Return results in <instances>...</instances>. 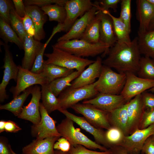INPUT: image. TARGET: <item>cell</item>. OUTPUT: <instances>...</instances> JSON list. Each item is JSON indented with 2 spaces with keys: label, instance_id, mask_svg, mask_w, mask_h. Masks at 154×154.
I'll return each instance as SVG.
<instances>
[{
  "label": "cell",
  "instance_id": "cell-51",
  "mask_svg": "<svg viewBox=\"0 0 154 154\" xmlns=\"http://www.w3.org/2000/svg\"><path fill=\"white\" fill-rule=\"evenodd\" d=\"M21 128L15 122L11 120L6 121L5 131L8 132L15 133L21 130Z\"/></svg>",
  "mask_w": 154,
  "mask_h": 154
},
{
  "label": "cell",
  "instance_id": "cell-30",
  "mask_svg": "<svg viewBox=\"0 0 154 154\" xmlns=\"http://www.w3.org/2000/svg\"><path fill=\"white\" fill-rule=\"evenodd\" d=\"M33 86L26 89L22 94L13 98L10 102L3 105H1L0 109L8 110L15 116L18 117L22 111L24 102L28 96L31 94Z\"/></svg>",
  "mask_w": 154,
  "mask_h": 154
},
{
  "label": "cell",
  "instance_id": "cell-48",
  "mask_svg": "<svg viewBox=\"0 0 154 154\" xmlns=\"http://www.w3.org/2000/svg\"><path fill=\"white\" fill-rule=\"evenodd\" d=\"M15 9L17 14L23 18L26 14L25 5L22 0H13Z\"/></svg>",
  "mask_w": 154,
  "mask_h": 154
},
{
  "label": "cell",
  "instance_id": "cell-33",
  "mask_svg": "<svg viewBox=\"0 0 154 154\" xmlns=\"http://www.w3.org/2000/svg\"><path fill=\"white\" fill-rule=\"evenodd\" d=\"M0 37L8 43L10 42L16 44L20 49L23 50V43L10 25L0 18Z\"/></svg>",
  "mask_w": 154,
  "mask_h": 154
},
{
  "label": "cell",
  "instance_id": "cell-18",
  "mask_svg": "<svg viewBox=\"0 0 154 154\" xmlns=\"http://www.w3.org/2000/svg\"><path fill=\"white\" fill-rule=\"evenodd\" d=\"M102 60L98 57L93 63L84 69L71 84V88H76L94 83L96 79L99 77L103 65Z\"/></svg>",
  "mask_w": 154,
  "mask_h": 154
},
{
  "label": "cell",
  "instance_id": "cell-32",
  "mask_svg": "<svg viewBox=\"0 0 154 154\" xmlns=\"http://www.w3.org/2000/svg\"><path fill=\"white\" fill-rule=\"evenodd\" d=\"M82 72L75 70L65 76L57 79L48 84L51 90L57 97L64 90L70 86L71 83Z\"/></svg>",
  "mask_w": 154,
  "mask_h": 154
},
{
  "label": "cell",
  "instance_id": "cell-34",
  "mask_svg": "<svg viewBox=\"0 0 154 154\" xmlns=\"http://www.w3.org/2000/svg\"><path fill=\"white\" fill-rule=\"evenodd\" d=\"M48 17L50 21H55L58 24H63L66 18V13L64 6L57 4H50L40 7Z\"/></svg>",
  "mask_w": 154,
  "mask_h": 154
},
{
  "label": "cell",
  "instance_id": "cell-55",
  "mask_svg": "<svg viewBox=\"0 0 154 154\" xmlns=\"http://www.w3.org/2000/svg\"><path fill=\"white\" fill-rule=\"evenodd\" d=\"M55 154H70L69 152H64L58 150H54Z\"/></svg>",
  "mask_w": 154,
  "mask_h": 154
},
{
  "label": "cell",
  "instance_id": "cell-41",
  "mask_svg": "<svg viewBox=\"0 0 154 154\" xmlns=\"http://www.w3.org/2000/svg\"><path fill=\"white\" fill-rule=\"evenodd\" d=\"M70 154H112L108 149L106 151H98L88 149L81 145H71Z\"/></svg>",
  "mask_w": 154,
  "mask_h": 154
},
{
  "label": "cell",
  "instance_id": "cell-39",
  "mask_svg": "<svg viewBox=\"0 0 154 154\" xmlns=\"http://www.w3.org/2000/svg\"><path fill=\"white\" fill-rule=\"evenodd\" d=\"M51 39L49 38L44 44L42 48L37 56L32 68L30 70L32 72L40 74L42 72L44 65L43 56L46 48Z\"/></svg>",
  "mask_w": 154,
  "mask_h": 154
},
{
  "label": "cell",
  "instance_id": "cell-43",
  "mask_svg": "<svg viewBox=\"0 0 154 154\" xmlns=\"http://www.w3.org/2000/svg\"><path fill=\"white\" fill-rule=\"evenodd\" d=\"M120 0H102L95 1L98 10L101 11L109 10L110 8L113 9L114 12L117 11L118 4L121 2Z\"/></svg>",
  "mask_w": 154,
  "mask_h": 154
},
{
  "label": "cell",
  "instance_id": "cell-11",
  "mask_svg": "<svg viewBox=\"0 0 154 154\" xmlns=\"http://www.w3.org/2000/svg\"><path fill=\"white\" fill-rule=\"evenodd\" d=\"M39 111L41 118L40 122L31 126V133L37 139H43L53 136L61 137L57 130L56 121L49 115L42 102Z\"/></svg>",
  "mask_w": 154,
  "mask_h": 154
},
{
  "label": "cell",
  "instance_id": "cell-47",
  "mask_svg": "<svg viewBox=\"0 0 154 154\" xmlns=\"http://www.w3.org/2000/svg\"><path fill=\"white\" fill-rule=\"evenodd\" d=\"M142 101L145 108L154 109V94L146 92L141 94Z\"/></svg>",
  "mask_w": 154,
  "mask_h": 154
},
{
  "label": "cell",
  "instance_id": "cell-27",
  "mask_svg": "<svg viewBox=\"0 0 154 154\" xmlns=\"http://www.w3.org/2000/svg\"><path fill=\"white\" fill-rule=\"evenodd\" d=\"M100 11L98 10L80 39L91 43H96L100 40Z\"/></svg>",
  "mask_w": 154,
  "mask_h": 154
},
{
  "label": "cell",
  "instance_id": "cell-16",
  "mask_svg": "<svg viewBox=\"0 0 154 154\" xmlns=\"http://www.w3.org/2000/svg\"><path fill=\"white\" fill-rule=\"evenodd\" d=\"M64 115L66 117L70 119L79 125L82 128L92 135L95 142L107 149L109 145L105 136V132L101 129L96 127L90 123L84 117L76 116L69 112L67 109H60L58 110Z\"/></svg>",
  "mask_w": 154,
  "mask_h": 154
},
{
  "label": "cell",
  "instance_id": "cell-22",
  "mask_svg": "<svg viewBox=\"0 0 154 154\" xmlns=\"http://www.w3.org/2000/svg\"><path fill=\"white\" fill-rule=\"evenodd\" d=\"M136 16L139 23L138 31L143 32L148 30L150 23L154 17V5L147 0H137Z\"/></svg>",
  "mask_w": 154,
  "mask_h": 154
},
{
  "label": "cell",
  "instance_id": "cell-10",
  "mask_svg": "<svg viewBox=\"0 0 154 154\" xmlns=\"http://www.w3.org/2000/svg\"><path fill=\"white\" fill-rule=\"evenodd\" d=\"M126 74V82L120 94L127 102L154 86V80L141 78L131 72Z\"/></svg>",
  "mask_w": 154,
  "mask_h": 154
},
{
  "label": "cell",
  "instance_id": "cell-20",
  "mask_svg": "<svg viewBox=\"0 0 154 154\" xmlns=\"http://www.w3.org/2000/svg\"><path fill=\"white\" fill-rule=\"evenodd\" d=\"M44 44L35 40L34 37L27 34L23 42L24 57L22 61L21 67L30 70L36 58Z\"/></svg>",
  "mask_w": 154,
  "mask_h": 154
},
{
  "label": "cell",
  "instance_id": "cell-35",
  "mask_svg": "<svg viewBox=\"0 0 154 154\" xmlns=\"http://www.w3.org/2000/svg\"><path fill=\"white\" fill-rule=\"evenodd\" d=\"M137 73L139 77L154 80V60L146 56L141 57Z\"/></svg>",
  "mask_w": 154,
  "mask_h": 154
},
{
  "label": "cell",
  "instance_id": "cell-52",
  "mask_svg": "<svg viewBox=\"0 0 154 154\" xmlns=\"http://www.w3.org/2000/svg\"><path fill=\"white\" fill-rule=\"evenodd\" d=\"M112 154H133V153L127 148L120 145L114 146L108 149Z\"/></svg>",
  "mask_w": 154,
  "mask_h": 154
},
{
  "label": "cell",
  "instance_id": "cell-25",
  "mask_svg": "<svg viewBox=\"0 0 154 154\" xmlns=\"http://www.w3.org/2000/svg\"><path fill=\"white\" fill-rule=\"evenodd\" d=\"M127 102L109 113L108 115V119L111 126L120 129L126 136L129 133Z\"/></svg>",
  "mask_w": 154,
  "mask_h": 154
},
{
  "label": "cell",
  "instance_id": "cell-45",
  "mask_svg": "<svg viewBox=\"0 0 154 154\" xmlns=\"http://www.w3.org/2000/svg\"><path fill=\"white\" fill-rule=\"evenodd\" d=\"M23 22L27 33L30 36L34 37L35 34V26L31 18L26 13L23 18Z\"/></svg>",
  "mask_w": 154,
  "mask_h": 154
},
{
  "label": "cell",
  "instance_id": "cell-21",
  "mask_svg": "<svg viewBox=\"0 0 154 154\" xmlns=\"http://www.w3.org/2000/svg\"><path fill=\"white\" fill-rule=\"evenodd\" d=\"M60 137L53 136L43 139H36L23 148L22 154H55L54 144Z\"/></svg>",
  "mask_w": 154,
  "mask_h": 154
},
{
  "label": "cell",
  "instance_id": "cell-3",
  "mask_svg": "<svg viewBox=\"0 0 154 154\" xmlns=\"http://www.w3.org/2000/svg\"><path fill=\"white\" fill-rule=\"evenodd\" d=\"M126 78V73H117L103 64L100 76L94 82L95 89L100 93L120 94Z\"/></svg>",
  "mask_w": 154,
  "mask_h": 154
},
{
  "label": "cell",
  "instance_id": "cell-17",
  "mask_svg": "<svg viewBox=\"0 0 154 154\" xmlns=\"http://www.w3.org/2000/svg\"><path fill=\"white\" fill-rule=\"evenodd\" d=\"M94 6L78 19L69 31L59 37L57 42L61 40L80 39L87 26L95 16L98 9L94 2Z\"/></svg>",
  "mask_w": 154,
  "mask_h": 154
},
{
  "label": "cell",
  "instance_id": "cell-37",
  "mask_svg": "<svg viewBox=\"0 0 154 154\" xmlns=\"http://www.w3.org/2000/svg\"><path fill=\"white\" fill-rule=\"evenodd\" d=\"M125 136L123 131L116 127L112 126L107 130L105 132V136L109 149L113 146L120 145Z\"/></svg>",
  "mask_w": 154,
  "mask_h": 154
},
{
  "label": "cell",
  "instance_id": "cell-15",
  "mask_svg": "<svg viewBox=\"0 0 154 154\" xmlns=\"http://www.w3.org/2000/svg\"><path fill=\"white\" fill-rule=\"evenodd\" d=\"M31 99L29 104L24 106L18 117L37 124L40 121L41 117L39 111L40 100L41 98V89L36 85L33 86L31 94Z\"/></svg>",
  "mask_w": 154,
  "mask_h": 154
},
{
  "label": "cell",
  "instance_id": "cell-36",
  "mask_svg": "<svg viewBox=\"0 0 154 154\" xmlns=\"http://www.w3.org/2000/svg\"><path fill=\"white\" fill-rule=\"evenodd\" d=\"M10 24L12 28L17 34L23 43L27 33L25 30L23 22V18L17 13L15 7L10 12Z\"/></svg>",
  "mask_w": 154,
  "mask_h": 154
},
{
  "label": "cell",
  "instance_id": "cell-54",
  "mask_svg": "<svg viewBox=\"0 0 154 154\" xmlns=\"http://www.w3.org/2000/svg\"><path fill=\"white\" fill-rule=\"evenodd\" d=\"M153 30H154V17L153 19L150 23L148 31Z\"/></svg>",
  "mask_w": 154,
  "mask_h": 154
},
{
  "label": "cell",
  "instance_id": "cell-5",
  "mask_svg": "<svg viewBox=\"0 0 154 154\" xmlns=\"http://www.w3.org/2000/svg\"><path fill=\"white\" fill-rule=\"evenodd\" d=\"M74 122L66 117L56 126V128L61 137L66 139L71 145H81L90 149H98L106 151L108 149L89 138L80 131L79 128H75Z\"/></svg>",
  "mask_w": 154,
  "mask_h": 154
},
{
  "label": "cell",
  "instance_id": "cell-56",
  "mask_svg": "<svg viewBox=\"0 0 154 154\" xmlns=\"http://www.w3.org/2000/svg\"><path fill=\"white\" fill-rule=\"evenodd\" d=\"M150 3L154 5V0H147Z\"/></svg>",
  "mask_w": 154,
  "mask_h": 154
},
{
  "label": "cell",
  "instance_id": "cell-59",
  "mask_svg": "<svg viewBox=\"0 0 154 154\" xmlns=\"http://www.w3.org/2000/svg\"><path fill=\"white\" fill-rule=\"evenodd\" d=\"M11 152H12V153L13 154H17L15 152L13 151V150H12V149H11Z\"/></svg>",
  "mask_w": 154,
  "mask_h": 154
},
{
  "label": "cell",
  "instance_id": "cell-14",
  "mask_svg": "<svg viewBox=\"0 0 154 154\" xmlns=\"http://www.w3.org/2000/svg\"><path fill=\"white\" fill-rule=\"evenodd\" d=\"M154 134V124L143 129H137L130 135L125 136L120 145L133 153L141 151L143 144L149 137Z\"/></svg>",
  "mask_w": 154,
  "mask_h": 154
},
{
  "label": "cell",
  "instance_id": "cell-26",
  "mask_svg": "<svg viewBox=\"0 0 154 154\" xmlns=\"http://www.w3.org/2000/svg\"><path fill=\"white\" fill-rule=\"evenodd\" d=\"M137 42L141 54L154 60V30L138 31Z\"/></svg>",
  "mask_w": 154,
  "mask_h": 154
},
{
  "label": "cell",
  "instance_id": "cell-4",
  "mask_svg": "<svg viewBox=\"0 0 154 154\" xmlns=\"http://www.w3.org/2000/svg\"><path fill=\"white\" fill-rule=\"evenodd\" d=\"M51 53H45L47 58L44 64H53L69 69H75L82 72L86 67L94 63L95 60L79 57L61 49L52 46Z\"/></svg>",
  "mask_w": 154,
  "mask_h": 154
},
{
  "label": "cell",
  "instance_id": "cell-28",
  "mask_svg": "<svg viewBox=\"0 0 154 154\" xmlns=\"http://www.w3.org/2000/svg\"><path fill=\"white\" fill-rule=\"evenodd\" d=\"M102 11L109 15L112 19L117 42L120 44L130 43L131 41L130 38V34L128 31L126 25L121 18L119 17H116L114 16L110 13L109 10Z\"/></svg>",
  "mask_w": 154,
  "mask_h": 154
},
{
  "label": "cell",
  "instance_id": "cell-46",
  "mask_svg": "<svg viewBox=\"0 0 154 154\" xmlns=\"http://www.w3.org/2000/svg\"><path fill=\"white\" fill-rule=\"evenodd\" d=\"M71 145L68 140L62 137L59 138L54 143V149L64 152H68L70 150Z\"/></svg>",
  "mask_w": 154,
  "mask_h": 154
},
{
  "label": "cell",
  "instance_id": "cell-29",
  "mask_svg": "<svg viewBox=\"0 0 154 154\" xmlns=\"http://www.w3.org/2000/svg\"><path fill=\"white\" fill-rule=\"evenodd\" d=\"M41 93L42 103L49 114L61 109L58 98L51 90L48 84L41 86Z\"/></svg>",
  "mask_w": 154,
  "mask_h": 154
},
{
  "label": "cell",
  "instance_id": "cell-40",
  "mask_svg": "<svg viewBox=\"0 0 154 154\" xmlns=\"http://www.w3.org/2000/svg\"><path fill=\"white\" fill-rule=\"evenodd\" d=\"M14 7V6L12 1L0 0V18L10 25V12Z\"/></svg>",
  "mask_w": 154,
  "mask_h": 154
},
{
  "label": "cell",
  "instance_id": "cell-7",
  "mask_svg": "<svg viewBox=\"0 0 154 154\" xmlns=\"http://www.w3.org/2000/svg\"><path fill=\"white\" fill-rule=\"evenodd\" d=\"M71 108L76 113L82 115L90 123L96 127L108 130L112 127L108 119L109 113L92 105L77 103Z\"/></svg>",
  "mask_w": 154,
  "mask_h": 154
},
{
  "label": "cell",
  "instance_id": "cell-53",
  "mask_svg": "<svg viewBox=\"0 0 154 154\" xmlns=\"http://www.w3.org/2000/svg\"><path fill=\"white\" fill-rule=\"evenodd\" d=\"M6 121L1 120L0 121V133L5 131V126Z\"/></svg>",
  "mask_w": 154,
  "mask_h": 154
},
{
  "label": "cell",
  "instance_id": "cell-9",
  "mask_svg": "<svg viewBox=\"0 0 154 154\" xmlns=\"http://www.w3.org/2000/svg\"><path fill=\"white\" fill-rule=\"evenodd\" d=\"M18 66L19 71L16 85L15 86H12L9 90L13 98L20 95L21 92L27 88L34 85L39 84L42 86L49 83L41 74L33 73L30 70L22 68L20 65Z\"/></svg>",
  "mask_w": 154,
  "mask_h": 154
},
{
  "label": "cell",
  "instance_id": "cell-58",
  "mask_svg": "<svg viewBox=\"0 0 154 154\" xmlns=\"http://www.w3.org/2000/svg\"><path fill=\"white\" fill-rule=\"evenodd\" d=\"M151 137L154 143V134L151 136Z\"/></svg>",
  "mask_w": 154,
  "mask_h": 154
},
{
  "label": "cell",
  "instance_id": "cell-2",
  "mask_svg": "<svg viewBox=\"0 0 154 154\" xmlns=\"http://www.w3.org/2000/svg\"><path fill=\"white\" fill-rule=\"evenodd\" d=\"M52 46L80 57H94L101 54L105 56L110 48L100 41L91 43L80 39L57 41Z\"/></svg>",
  "mask_w": 154,
  "mask_h": 154
},
{
  "label": "cell",
  "instance_id": "cell-1",
  "mask_svg": "<svg viewBox=\"0 0 154 154\" xmlns=\"http://www.w3.org/2000/svg\"><path fill=\"white\" fill-rule=\"evenodd\" d=\"M141 54L137 37L129 44H120L117 42L109 48L107 56L102 63L119 73L135 74L139 69Z\"/></svg>",
  "mask_w": 154,
  "mask_h": 154
},
{
  "label": "cell",
  "instance_id": "cell-13",
  "mask_svg": "<svg viewBox=\"0 0 154 154\" xmlns=\"http://www.w3.org/2000/svg\"><path fill=\"white\" fill-rule=\"evenodd\" d=\"M127 102L121 94L99 93L94 98L85 100L82 103L91 104L102 110L110 113Z\"/></svg>",
  "mask_w": 154,
  "mask_h": 154
},
{
  "label": "cell",
  "instance_id": "cell-38",
  "mask_svg": "<svg viewBox=\"0 0 154 154\" xmlns=\"http://www.w3.org/2000/svg\"><path fill=\"white\" fill-rule=\"evenodd\" d=\"M121 11L119 17L126 25L128 31L130 34L131 29V0H121Z\"/></svg>",
  "mask_w": 154,
  "mask_h": 154
},
{
  "label": "cell",
  "instance_id": "cell-19",
  "mask_svg": "<svg viewBox=\"0 0 154 154\" xmlns=\"http://www.w3.org/2000/svg\"><path fill=\"white\" fill-rule=\"evenodd\" d=\"M141 94L137 95L127 102L129 133H132L138 128L145 111Z\"/></svg>",
  "mask_w": 154,
  "mask_h": 154
},
{
  "label": "cell",
  "instance_id": "cell-49",
  "mask_svg": "<svg viewBox=\"0 0 154 154\" xmlns=\"http://www.w3.org/2000/svg\"><path fill=\"white\" fill-rule=\"evenodd\" d=\"M141 151L145 154H154V143L151 137H149L146 140Z\"/></svg>",
  "mask_w": 154,
  "mask_h": 154
},
{
  "label": "cell",
  "instance_id": "cell-57",
  "mask_svg": "<svg viewBox=\"0 0 154 154\" xmlns=\"http://www.w3.org/2000/svg\"><path fill=\"white\" fill-rule=\"evenodd\" d=\"M149 91L152 92H154V86L150 89Z\"/></svg>",
  "mask_w": 154,
  "mask_h": 154
},
{
  "label": "cell",
  "instance_id": "cell-42",
  "mask_svg": "<svg viewBox=\"0 0 154 154\" xmlns=\"http://www.w3.org/2000/svg\"><path fill=\"white\" fill-rule=\"evenodd\" d=\"M67 0H25L23 1L25 5H34L41 7L52 4L64 6Z\"/></svg>",
  "mask_w": 154,
  "mask_h": 154
},
{
  "label": "cell",
  "instance_id": "cell-12",
  "mask_svg": "<svg viewBox=\"0 0 154 154\" xmlns=\"http://www.w3.org/2000/svg\"><path fill=\"white\" fill-rule=\"evenodd\" d=\"M5 50V56L3 59L4 64L3 68H4V73L2 82L0 84V102L2 103L8 97L7 94L6 88L11 79L16 82L19 69L14 62L13 55L9 50L8 43L1 42Z\"/></svg>",
  "mask_w": 154,
  "mask_h": 154
},
{
  "label": "cell",
  "instance_id": "cell-24",
  "mask_svg": "<svg viewBox=\"0 0 154 154\" xmlns=\"http://www.w3.org/2000/svg\"><path fill=\"white\" fill-rule=\"evenodd\" d=\"M100 10L101 14L100 27V40L110 48L117 41L113 21L109 15Z\"/></svg>",
  "mask_w": 154,
  "mask_h": 154
},
{
  "label": "cell",
  "instance_id": "cell-31",
  "mask_svg": "<svg viewBox=\"0 0 154 154\" xmlns=\"http://www.w3.org/2000/svg\"><path fill=\"white\" fill-rule=\"evenodd\" d=\"M74 71L53 64H44L42 72L41 73L49 83L53 80L65 76Z\"/></svg>",
  "mask_w": 154,
  "mask_h": 154
},
{
  "label": "cell",
  "instance_id": "cell-23",
  "mask_svg": "<svg viewBox=\"0 0 154 154\" xmlns=\"http://www.w3.org/2000/svg\"><path fill=\"white\" fill-rule=\"evenodd\" d=\"M25 12L32 20L35 29L34 39L40 41L45 37L43 29L44 23L47 21L46 15L40 7L34 5H25Z\"/></svg>",
  "mask_w": 154,
  "mask_h": 154
},
{
  "label": "cell",
  "instance_id": "cell-50",
  "mask_svg": "<svg viewBox=\"0 0 154 154\" xmlns=\"http://www.w3.org/2000/svg\"><path fill=\"white\" fill-rule=\"evenodd\" d=\"M10 145L5 139L1 137L0 139V154H13Z\"/></svg>",
  "mask_w": 154,
  "mask_h": 154
},
{
  "label": "cell",
  "instance_id": "cell-6",
  "mask_svg": "<svg viewBox=\"0 0 154 154\" xmlns=\"http://www.w3.org/2000/svg\"><path fill=\"white\" fill-rule=\"evenodd\" d=\"M94 85V83L80 88H67L58 98L61 109H67L82 100L96 96L99 93L95 89Z\"/></svg>",
  "mask_w": 154,
  "mask_h": 154
},
{
  "label": "cell",
  "instance_id": "cell-44",
  "mask_svg": "<svg viewBox=\"0 0 154 154\" xmlns=\"http://www.w3.org/2000/svg\"><path fill=\"white\" fill-rule=\"evenodd\" d=\"M154 124V109L145 110L141 121L139 129L146 128Z\"/></svg>",
  "mask_w": 154,
  "mask_h": 154
},
{
  "label": "cell",
  "instance_id": "cell-8",
  "mask_svg": "<svg viewBox=\"0 0 154 154\" xmlns=\"http://www.w3.org/2000/svg\"><path fill=\"white\" fill-rule=\"evenodd\" d=\"M90 0H67L64 5L66 15L64 23L58 24L61 31L68 32L79 17H82L94 6Z\"/></svg>",
  "mask_w": 154,
  "mask_h": 154
}]
</instances>
